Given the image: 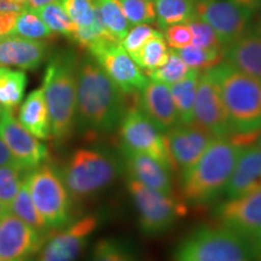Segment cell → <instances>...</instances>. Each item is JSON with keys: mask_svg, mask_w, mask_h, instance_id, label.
Returning <instances> with one entry per match:
<instances>
[{"mask_svg": "<svg viewBox=\"0 0 261 261\" xmlns=\"http://www.w3.org/2000/svg\"><path fill=\"white\" fill-rule=\"evenodd\" d=\"M127 109L125 93L97 61L86 55L77 65L76 127L86 136L108 135L119 128Z\"/></svg>", "mask_w": 261, "mask_h": 261, "instance_id": "6da1fadb", "label": "cell"}, {"mask_svg": "<svg viewBox=\"0 0 261 261\" xmlns=\"http://www.w3.org/2000/svg\"><path fill=\"white\" fill-rule=\"evenodd\" d=\"M232 135L214 138L203 155L181 173L182 202L191 207L208 205L224 195L242 149Z\"/></svg>", "mask_w": 261, "mask_h": 261, "instance_id": "7a4b0ae2", "label": "cell"}, {"mask_svg": "<svg viewBox=\"0 0 261 261\" xmlns=\"http://www.w3.org/2000/svg\"><path fill=\"white\" fill-rule=\"evenodd\" d=\"M77 65L74 51L62 50L48 61L45 70L44 90L51 123V137L57 143L69 139L76 127Z\"/></svg>", "mask_w": 261, "mask_h": 261, "instance_id": "3957f363", "label": "cell"}, {"mask_svg": "<svg viewBox=\"0 0 261 261\" xmlns=\"http://www.w3.org/2000/svg\"><path fill=\"white\" fill-rule=\"evenodd\" d=\"M232 133L261 130V81L223 61L211 68Z\"/></svg>", "mask_w": 261, "mask_h": 261, "instance_id": "277c9868", "label": "cell"}, {"mask_svg": "<svg viewBox=\"0 0 261 261\" xmlns=\"http://www.w3.org/2000/svg\"><path fill=\"white\" fill-rule=\"evenodd\" d=\"M122 158L107 148L75 150L62 169V177L74 200H84L99 194L123 172Z\"/></svg>", "mask_w": 261, "mask_h": 261, "instance_id": "5b68a950", "label": "cell"}, {"mask_svg": "<svg viewBox=\"0 0 261 261\" xmlns=\"http://www.w3.org/2000/svg\"><path fill=\"white\" fill-rule=\"evenodd\" d=\"M173 260L254 261L249 241L223 225L196 227L175 247Z\"/></svg>", "mask_w": 261, "mask_h": 261, "instance_id": "8992f818", "label": "cell"}, {"mask_svg": "<svg viewBox=\"0 0 261 261\" xmlns=\"http://www.w3.org/2000/svg\"><path fill=\"white\" fill-rule=\"evenodd\" d=\"M35 207L52 231L71 221V196L61 171L48 162L33 168L24 175Z\"/></svg>", "mask_w": 261, "mask_h": 261, "instance_id": "52a82bcc", "label": "cell"}, {"mask_svg": "<svg viewBox=\"0 0 261 261\" xmlns=\"http://www.w3.org/2000/svg\"><path fill=\"white\" fill-rule=\"evenodd\" d=\"M127 188L138 213L140 230L149 236L168 231L187 212V204L178 201L171 192L155 190L130 178Z\"/></svg>", "mask_w": 261, "mask_h": 261, "instance_id": "ba28073f", "label": "cell"}, {"mask_svg": "<svg viewBox=\"0 0 261 261\" xmlns=\"http://www.w3.org/2000/svg\"><path fill=\"white\" fill-rule=\"evenodd\" d=\"M119 135L121 149L146 154L171 168L163 133L145 115L137 102L129 108L127 107L120 122Z\"/></svg>", "mask_w": 261, "mask_h": 261, "instance_id": "9c48e42d", "label": "cell"}, {"mask_svg": "<svg viewBox=\"0 0 261 261\" xmlns=\"http://www.w3.org/2000/svg\"><path fill=\"white\" fill-rule=\"evenodd\" d=\"M89 52L125 94H137L149 81V77L143 73L120 41H99L92 45Z\"/></svg>", "mask_w": 261, "mask_h": 261, "instance_id": "30bf717a", "label": "cell"}, {"mask_svg": "<svg viewBox=\"0 0 261 261\" xmlns=\"http://www.w3.org/2000/svg\"><path fill=\"white\" fill-rule=\"evenodd\" d=\"M195 15L214 29L226 47L252 25L255 14L234 0H203L195 4Z\"/></svg>", "mask_w": 261, "mask_h": 261, "instance_id": "8fae6325", "label": "cell"}, {"mask_svg": "<svg viewBox=\"0 0 261 261\" xmlns=\"http://www.w3.org/2000/svg\"><path fill=\"white\" fill-rule=\"evenodd\" d=\"M192 123L207 130L214 138L227 137L232 133L221 100L219 86L211 68L200 74Z\"/></svg>", "mask_w": 261, "mask_h": 261, "instance_id": "7c38bea8", "label": "cell"}, {"mask_svg": "<svg viewBox=\"0 0 261 261\" xmlns=\"http://www.w3.org/2000/svg\"><path fill=\"white\" fill-rule=\"evenodd\" d=\"M0 138L4 140L16 162L25 171L47 161V146L16 119L14 110H2Z\"/></svg>", "mask_w": 261, "mask_h": 261, "instance_id": "4fadbf2b", "label": "cell"}, {"mask_svg": "<svg viewBox=\"0 0 261 261\" xmlns=\"http://www.w3.org/2000/svg\"><path fill=\"white\" fill-rule=\"evenodd\" d=\"M97 226L96 215H86L60 228L46 238L37 261H75Z\"/></svg>", "mask_w": 261, "mask_h": 261, "instance_id": "5bb4252c", "label": "cell"}, {"mask_svg": "<svg viewBox=\"0 0 261 261\" xmlns=\"http://www.w3.org/2000/svg\"><path fill=\"white\" fill-rule=\"evenodd\" d=\"M172 171L185 172L198 161L214 137L195 123L178 125L163 133Z\"/></svg>", "mask_w": 261, "mask_h": 261, "instance_id": "9a60e30c", "label": "cell"}, {"mask_svg": "<svg viewBox=\"0 0 261 261\" xmlns=\"http://www.w3.org/2000/svg\"><path fill=\"white\" fill-rule=\"evenodd\" d=\"M214 217L220 225L252 241L261 233V188L228 198L215 208Z\"/></svg>", "mask_w": 261, "mask_h": 261, "instance_id": "2e32d148", "label": "cell"}, {"mask_svg": "<svg viewBox=\"0 0 261 261\" xmlns=\"http://www.w3.org/2000/svg\"><path fill=\"white\" fill-rule=\"evenodd\" d=\"M46 238L37 232L12 213L0 219V257L8 260H27L40 250Z\"/></svg>", "mask_w": 261, "mask_h": 261, "instance_id": "e0dca14e", "label": "cell"}, {"mask_svg": "<svg viewBox=\"0 0 261 261\" xmlns=\"http://www.w3.org/2000/svg\"><path fill=\"white\" fill-rule=\"evenodd\" d=\"M137 103L162 133L180 125L169 85L149 79Z\"/></svg>", "mask_w": 261, "mask_h": 261, "instance_id": "ac0fdd59", "label": "cell"}, {"mask_svg": "<svg viewBox=\"0 0 261 261\" xmlns=\"http://www.w3.org/2000/svg\"><path fill=\"white\" fill-rule=\"evenodd\" d=\"M46 41L31 40L10 34L0 38V65L14 67L19 70H34L46 60Z\"/></svg>", "mask_w": 261, "mask_h": 261, "instance_id": "d6986e66", "label": "cell"}, {"mask_svg": "<svg viewBox=\"0 0 261 261\" xmlns=\"http://www.w3.org/2000/svg\"><path fill=\"white\" fill-rule=\"evenodd\" d=\"M120 150L123 168L128 173L130 179L155 190L172 192V169L165 163L142 152L121 148Z\"/></svg>", "mask_w": 261, "mask_h": 261, "instance_id": "ffe728a7", "label": "cell"}, {"mask_svg": "<svg viewBox=\"0 0 261 261\" xmlns=\"http://www.w3.org/2000/svg\"><path fill=\"white\" fill-rule=\"evenodd\" d=\"M224 61L261 81V24L250 25L237 40L227 45Z\"/></svg>", "mask_w": 261, "mask_h": 261, "instance_id": "44dd1931", "label": "cell"}, {"mask_svg": "<svg viewBox=\"0 0 261 261\" xmlns=\"http://www.w3.org/2000/svg\"><path fill=\"white\" fill-rule=\"evenodd\" d=\"M261 188V149L256 144L242 149L232 174L225 188L227 198L244 196Z\"/></svg>", "mask_w": 261, "mask_h": 261, "instance_id": "7402d4cb", "label": "cell"}, {"mask_svg": "<svg viewBox=\"0 0 261 261\" xmlns=\"http://www.w3.org/2000/svg\"><path fill=\"white\" fill-rule=\"evenodd\" d=\"M19 122L27 128L33 136L40 140H46L51 137L50 115L42 87L34 90L28 94L19 108Z\"/></svg>", "mask_w": 261, "mask_h": 261, "instance_id": "603a6c76", "label": "cell"}, {"mask_svg": "<svg viewBox=\"0 0 261 261\" xmlns=\"http://www.w3.org/2000/svg\"><path fill=\"white\" fill-rule=\"evenodd\" d=\"M201 70L190 69L184 79L169 86L180 125L194 121V108Z\"/></svg>", "mask_w": 261, "mask_h": 261, "instance_id": "cb8c5ba5", "label": "cell"}, {"mask_svg": "<svg viewBox=\"0 0 261 261\" xmlns=\"http://www.w3.org/2000/svg\"><path fill=\"white\" fill-rule=\"evenodd\" d=\"M27 75L23 70L0 65V107L3 110H15L23 99Z\"/></svg>", "mask_w": 261, "mask_h": 261, "instance_id": "d4e9b609", "label": "cell"}, {"mask_svg": "<svg viewBox=\"0 0 261 261\" xmlns=\"http://www.w3.org/2000/svg\"><path fill=\"white\" fill-rule=\"evenodd\" d=\"M10 211L16 217H18L19 219L23 220L25 224L34 228L44 238H47L52 233V230L47 226L44 219H42L37 207H35L34 202H33L28 184L24 178L18 194L16 195L14 202L10 205Z\"/></svg>", "mask_w": 261, "mask_h": 261, "instance_id": "484cf974", "label": "cell"}, {"mask_svg": "<svg viewBox=\"0 0 261 261\" xmlns=\"http://www.w3.org/2000/svg\"><path fill=\"white\" fill-rule=\"evenodd\" d=\"M156 22L160 29L177 23H187L195 17L194 0H155Z\"/></svg>", "mask_w": 261, "mask_h": 261, "instance_id": "4316f807", "label": "cell"}, {"mask_svg": "<svg viewBox=\"0 0 261 261\" xmlns=\"http://www.w3.org/2000/svg\"><path fill=\"white\" fill-rule=\"evenodd\" d=\"M168 56L169 50L167 42L163 38L162 33L158 32L149 41H146L143 45L139 51H137L130 57L139 65L140 69L149 73V71H152L161 67L167 61Z\"/></svg>", "mask_w": 261, "mask_h": 261, "instance_id": "83f0119b", "label": "cell"}, {"mask_svg": "<svg viewBox=\"0 0 261 261\" xmlns=\"http://www.w3.org/2000/svg\"><path fill=\"white\" fill-rule=\"evenodd\" d=\"M104 27L116 41H121L130 24L123 14L119 0H94Z\"/></svg>", "mask_w": 261, "mask_h": 261, "instance_id": "f1b7e54d", "label": "cell"}, {"mask_svg": "<svg viewBox=\"0 0 261 261\" xmlns=\"http://www.w3.org/2000/svg\"><path fill=\"white\" fill-rule=\"evenodd\" d=\"M11 34L31 39V40L46 41L55 37V33L45 24L40 16L34 10L27 8L17 16Z\"/></svg>", "mask_w": 261, "mask_h": 261, "instance_id": "f546056e", "label": "cell"}, {"mask_svg": "<svg viewBox=\"0 0 261 261\" xmlns=\"http://www.w3.org/2000/svg\"><path fill=\"white\" fill-rule=\"evenodd\" d=\"M175 52L190 69L196 70L210 69L224 61V51L202 48L195 45L178 48Z\"/></svg>", "mask_w": 261, "mask_h": 261, "instance_id": "4dcf8cb0", "label": "cell"}, {"mask_svg": "<svg viewBox=\"0 0 261 261\" xmlns=\"http://www.w3.org/2000/svg\"><path fill=\"white\" fill-rule=\"evenodd\" d=\"M34 11L40 16L42 21L45 22V24L52 32L57 33V34H62L65 35V37L71 38L75 29H76L74 22L71 21L69 16L65 12V10L61 5L60 2L51 3V4L42 6V8L39 10H34Z\"/></svg>", "mask_w": 261, "mask_h": 261, "instance_id": "1f68e13d", "label": "cell"}, {"mask_svg": "<svg viewBox=\"0 0 261 261\" xmlns=\"http://www.w3.org/2000/svg\"><path fill=\"white\" fill-rule=\"evenodd\" d=\"M189 71H190V68L184 63L180 56L175 52V50H171L167 61L158 69L146 73V76L150 80L159 81V83L171 86V85L184 79Z\"/></svg>", "mask_w": 261, "mask_h": 261, "instance_id": "d6a6232c", "label": "cell"}, {"mask_svg": "<svg viewBox=\"0 0 261 261\" xmlns=\"http://www.w3.org/2000/svg\"><path fill=\"white\" fill-rule=\"evenodd\" d=\"M68 16L77 29L89 28L96 19L94 0H60Z\"/></svg>", "mask_w": 261, "mask_h": 261, "instance_id": "836d02e7", "label": "cell"}, {"mask_svg": "<svg viewBox=\"0 0 261 261\" xmlns=\"http://www.w3.org/2000/svg\"><path fill=\"white\" fill-rule=\"evenodd\" d=\"M25 171L19 165H6L0 167V202L11 205L22 187L21 175Z\"/></svg>", "mask_w": 261, "mask_h": 261, "instance_id": "e575fe53", "label": "cell"}, {"mask_svg": "<svg viewBox=\"0 0 261 261\" xmlns=\"http://www.w3.org/2000/svg\"><path fill=\"white\" fill-rule=\"evenodd\" d=\"M119 3L130 25L156 22L154 0H119Z\"/></svg>", "mask_w": 261, "mask_h": 261, "instance_id": "d590c367", "label": "cell"}, {"mask_svg": "<svg viewBox=\"0 0 261 261\" xmlns=\"http://www.w3.org/2000/svg\"><path fill=\"white\" fill-rule=\"evenodd\" d=\"M191 32L192 42L191 45H195L197 47L210 48V50L224 51V45L221 44L219 37L214 29L211 27L207 22L202 21L197 16L192 17L190 21L187 22Z\"/></svg>", "mask_w": 261, "mask_h": 261, "instance_id": "8d00e7d4", "label": "cell"}, {"mask_svg": "<svg viewBox=\"0 0 261 261\" xmlns=\"http://www.w3.org/2000/svg\"><path fill=\"white\" fill-rule=\"evenodd\" d=\"M129 248L115 238H106L94 247L90 261H129Z\"/></svg>", "mask_w": 261, "mask_h": 261, "instance_id": "74e56055", "label": "cell"}, {"mask_svg": "<svg viewBox=\"0 0 261 261\" xmlns=\"http://www.w3.org/2000/svg\"><path fill=\"white\" fill-rule=\"evenodd\" d=\"M159 31L152 27V25L143 23V24H136L132 28H129V31L127 32L125 38L120 41V44L122 45V47L128 52L130 56L136 54L137 51H139L142 48L143 45L146 41H149Z\"/></svg>", "mask_w": 261, "mask_h": 261, "instance_id": "f35d334b", "label": "cell"}, {"mask_svg": "<svg viewBox=\"0 0 261 261\" xmlns=\"http://www.w3.org/2000/svg\"><path fill=\"white\" fill-rule=\"evenodd\" d=\"M163 38L173 50L187 47L191 45L192 37L190 28L187 23H177L163 28Z\"/></svg>", "mask_w": 261, "mask_h": 261, "instance_id": "ab89813d", "label": "cell"}, {"mask_svg": "<svg viewBox=\"0 0 261 261\" xmlns=\"http://www.w3.org/2000/svg\"><path fill=\"white\" fill-rule=\"evenodd\" d=\"M18 15L16 12L0 11V38L11 34Z\"/></svg>", "mask_w": 261, "mask_h": 261, "instance_id": "60d3db41", "label": "cell"}, {"mask_svg": "<svg viewBox=\"0 0 261 261\" xmlns=\"http://www.w3.org/2000/svg\"><path fill=\"white\" fill-rule=\"evenodd\" d=\"M6 165H18V163L16 162L15 158L6 146L4 140L0 138V167Z\"/></svg>", "mask_w": 261, "mask_h": 261, "instance_id": "b9f144b4", "label": "cell"}, {"mask_svg": "<svg viewBox=\"0 0 261 261\" xmlns=\"http://www.w3.org/2000/svg\"><path fill=\"white\" fill-rule=\"evenodd\" d=\"M250 242V247H252V254L254 261H261V233L255 238H253Z\"/></svg>", "mask_w": 261, "mask_h": 261, "instance_id": "7bdbcfd3", "label": "cell"}, {"mask_svg": "<svg viewBox=\"0 0 261 261\" xmlns=\"http://www.w3.org/2000/svg\"><path fill=\"white\" fill-rule=\"evenodd\" d=\"M240 5L244 6V8L250 10V11L256 14V11L261 8V0H234Z\"/></svg>", "mask_w": 261, "mask_h": 261, "instance_id": "ee69618b", "label": "cell"}, {"mask_svg": "<svg viewBox=\"0 0 261 261\" xmlns=\"http://www.w3.org/2000/svg\"><path fill=\"white\" fill-rule=\"evenodd\" d=\"M55 2H60V0H28V8L32 10H39L42 6Z\"/></svg>", "mask_w": 261, "mask_h": 261, "instance_id": "f6af8a7d", "label": "cell"}, {"mask_svg": "<svg viewBox=\"0 0 261 261\" xmlns=\"http://www.w3.org/2000/svg\"><path fill=\"white\" fill-rule=\"evenodd\" d=\"M9 212H10L9 205L3 203V202H0V219H2V218L4 217L6 213H9Z\"/></svg>", "mask_w": 261, "mask_h": 261, "instance_id": "bcb514c9", "label": "cell"}, {"mask_svg": "<svg viewBox=\"0 0 261 261\" xmlns=\"http://www.w3.org/2000/svg\"><path fill=\"white\" fill-rule=\"evenodd\" d=\"M12 2L18 3V4L24 5V6H27V8H28V0H12Z\"/></svg>", "mask_w": 261, "mask_h": 261, "instance_id": "7dc6e473", "label": "cell"}, {"mask_svg": "<svg viewBox=\"0 0 261 261\" xmlns=\"http://www.w3.org/2000/svg\"><path fill=\"white\" fill-rule=\"evenodd\" d=\"M256 145L259 146V148L261 149V135H260V137H259V138H257V140H256Z\"/></svg>", "mask_w": 261, "mask_h": 261, "instance_id": "c3c4849f", "label": "cell"}, {"mask_svg": "<svg viewBox=\"0 0 261 261\" xmlns=\"http://www.w3.org/2000/svg\"><path fill=\"white\" fill-rule=\"evenodd\" d=\"M0 261H27V260H8V259H3V257H0Z\"/></svg>", "mask_w": 261, "mask_h": 261, "instance_id": "681fc988", "label": "cell"}, {"mask_svg": "<svg viewBox=\"0 0 261 261\" xmlns=\"http://www.w3.org/2000/svg\"><path fill=\"white\" fill-rule=\"evenodd\" d=\"M194 2H195V4H196V3H200V2H203V0H194Z\"/></svg>", "mask_w": 261, "mask_h": 261, "instance_id": "f907efd6", "label": "cell"}, {"mask_svg": "<svg viewBox=\"0 0 261 261\" xmlns=\"http://www.w3.org/2000/svg\"><path fill=\"white\" fill-rule=\"evenodd\" d=\"M2 110H3V109H2V107H0V114H2Z\"/></svg>", "mask_w": 261, "mask_h": 261, "instance_id": "816d5d0a", "label": "cell"}, {"mask_svg": "<svg viewBox=\"0 0 261 261\" xmlns=\"http://www.w3.org/2000/svg\"><path fill=\"white\" fill-rule=\"evenodd\" d=\"M129 261H132V260H129Z\"/></svg>", "mask_w": 261, "mask_h": 261, "instance_id": "f5cc1de1", "label": "cell"}]
</instances>
